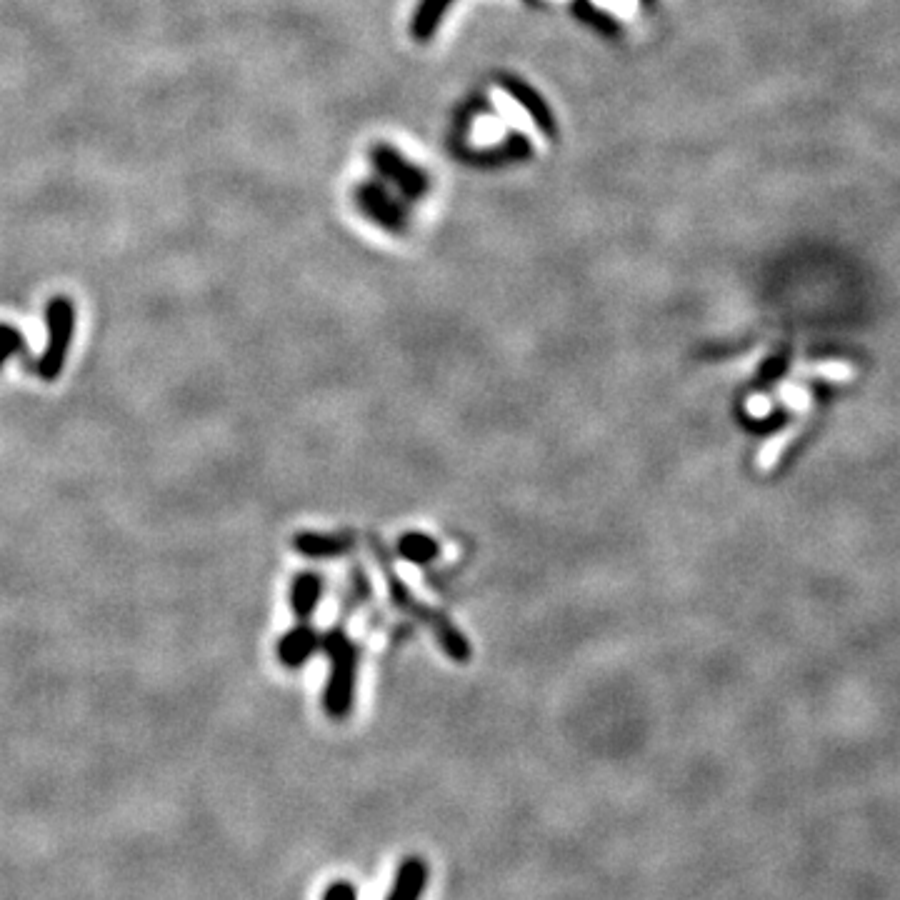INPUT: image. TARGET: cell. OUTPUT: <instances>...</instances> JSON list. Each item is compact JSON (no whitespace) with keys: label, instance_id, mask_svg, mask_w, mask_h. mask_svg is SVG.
<instances>
[{"label":"cell","instance_id":"obj_1","mask_svg":"<svg viewBox=\"0 0 900 900\" xmlns=\"http://www.w3.org/2000/svg\"><path fill=\"white\" fill-rule=\"evenodd\" d=\"M45 320H48V345H45L43 355L33 363H28V368L33 370L35 378H40L43 383H53L65 368V358H68L70 340H73V328H75V308L70 303V298L65 295H55L50 298L48 308H45Z\"/></svg>","mask_w":900,"mask_h":900},{"label":"cell","instance_id":"obj_8","mask_svg":"<svg viewBox=\"0 0 900 900\" xmlns=\"http://www.w3.org/2000/svg\"><path fill=\"white\" fill-rule=\"evenodd\" d=\"M320 590H323V583H320L318 575H310L303 573L295 578L293 583V610L295 615L300 618V623L308 620V615L313 613V608L318 605L320 598Z\"/></svg>","mask_w":900,"mask_h":900},{"label":"cell","instance_id":"obj_7","mask_svg":"<svg viewBox=\"0 0 900 900\" xmlns=\"http://www.w3.org/2000/svg\"><path fill=\"white\" fill-rule=\"evenodd\" d=\"M453 0H420L418 8L413 13V23H410V33L415 40H428L430 35L438 30V25L443 23L445 13L450 10Z\"/></svg>","mask_w":900,"mask_h":900},{"label":"cell","instance_id":"obj_6","mask_svg":"<svg viewBox=\"0 0 900 900\" xmlns=\"http://www.w3.org/2000/svg\"><path fill=\"white\" fill-rule=\"evenodd\" d=\"M318 645H320L318 635H315L308 625H300V628H295L293 633H288L278 643V660L283 665H288V668H298V665H303L305 660H308V655L313 653Z\"/></svg>","mask_w":900,"mask_h":900},{"label":"cell","instance_id":"obj_11","mask_svg":"<svg viewBox=\"0 0 900 900\" xmlns=\"http://www.w3.org/2000/svg\"><path fill=\"white\" fill-rule=\"evenodd\" d=\"M320 900H358V888L350 880H333Z\"/></svg>","mask_w":900,"mask_h":900},{"label":"cell","instance_id":"obj_5","mask_svg":"<svg viewBox=\"0 0 900 900\" xmlns=\"http://www.w3.org/2000/svg\"><path fill=\"white\" fill-rule=\"evenodd\" d=\"M428 880H430L428 860L420 858V855H408V858L400 860L398 868H395L393 883H390L385 900H423Z\"/></svg>","mask_w":900,"mask_h":900},{"label":"cell","instance_id":"obj_3","mask_svg":"<svg viewBox=\"0 0 900 900\" xmlns=\"http://www.w3.org/2000/svg\"><path fill=\"white\" fill-rule=\"evenodd\" d=\"M353 198L360 213L370 223L388 230V233H405V228H408V208H405V203L398 195L390 193L383 180H365V183H360L355 188Z\"/></svg>","mask_w":900,"mask_h":900},{"label":"cell","instance_id":"obj_9","mask_svg":"<svg viewBox=\"0 0 900 900\" xmlns=\"http://www.w3.org/2000/svg\"><path fill=\"white\" fill-rule=\"evenodd\" d=\"M573 13L578 15V20H583V23H588L590 28H595L603 35H615L620 30L618 20L608 10L590 3V0H573Z\"/></svg>","mask_w":900,"mask_h":900},{"label":"cell","instance_id":"obj_4","mask_svg":"<svg viewBox=\"0 0 900 900\" xmlns=\"http://www.w3.org/2000/svg\"><path fill=\"white\" fill-rule=\"evenodd\" d=\"M498 85L510 95V98L515 100V103L520 105V108L525 110V113H528V118L533 120L535 128H538L540 133H545L548 138H553L555 130H558L555 128L553 110L548 108L545 98L533 88V85L525 83L523 78H515V75H500Z\"/></svg>","mask_w":900,"mask_h":900},{"label":"cell","instance_id":"obj_2","mask_svg":"<svg viewBox=\"0 0 900 900\" xmlns=\"http://www.w3.org/2000/svg\"><path fill=\"white\" fill-rule=\"evenodd\" d=\"M370 163L373 170L378 173V178H383L385 183L393 185L400 193V198L405 200H420L428 195L430 190V175L428 170H423L420 165L410 163L403 153L393 148L388 143H378L370 150Z\"/></svg>","mask_w":900,"mask_h":900},{"label":"cell","instance_id":"obj_10","mask_svg":"<svg viewBox=\"0 0 900 900\" xmlns=\"http://www.w3.org/2000/svg\"><path fill=\"white\" fill-rule=\"evenodd\" d=\"M25 338L15 325L0 323V368L8 363L13 355H25Z\"/></svg>","mask_w":900,"mask_h":900}]
</instances>
